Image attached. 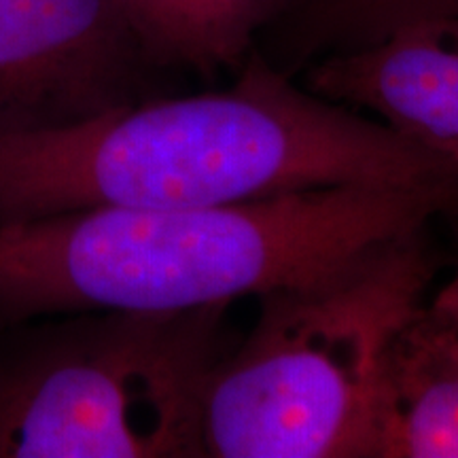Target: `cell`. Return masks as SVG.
Instances as JSON below:
<instances>
[{"label":"cell","instance_id":"6da1fadb","mask_svg":"<svg viewBox=\"0 0 458 458\" xmlns=\"http://www.w3.org/2000/svg\"><path fill=\"white\" fill-rule=\"evenodd\" d=\"M346 185L458 189V162L300 88L257 54L225 89L157 94L68 128L0 139V225Z\"/></svg>","mask_w":458,"mask_h":458},{"label":"cell","instance_id":"7a4b0ae2","mask_svg":"<svg viewBox=\"0 0 458 458\" xmlns=\"http://www.w3.org/2000/svg\"><path fill=\"white\" fill-rule=\"evenodd\" d=\"M435 219L456 187L346 185L202 208H88L0 225V325L259 297Z\"/></svg>","mask_w":458,"mask_h":458},{"label":"cell","instance_id":"3957f363","mask_svg":"<svg viewBox=\"0 0 458 458\" xmlns=\"http://www.w3.org/2000/svg\"><path fill=\"white\" fill-rule=\"evenodd\" d=\"M439 266L420 227L257 297L206 391L204 458H371L388 352Z\"/></svg>","mask_w":458,"mask_h":458},{"label":"cell","instance_id":"277c9868","mask_svg":"<svg viewBox=\"0 0 458 458\" xmlns=\"http://www.w3.org/2000/svg\"><path fill=\"white\" fill-rule=\"evenodd\" d=\"M232 303L0 325V458H204Z\"/></svg>","mask_w":458,"mask_h":458},{"label":"cell","instance_id":"5b68a950","mask_svg":"<svg viewBox=\"0 0 458 458\" xmlns=\"http://www.w3.org/2000/svg\"><path fill=\"white\" fill-rule=\"evenodd\" d=\"M157 72L117 0H0V139L151 98Z\"/></svg>","mask_w":458,"mask_h":458},{"label":"cell","instance_id":"8992f818","mask_svg":"<svg viewBox=\"0 0 458 458\" xmlns=\"http://www.w3.org/2000/svg\"><path fill=\"white\" fill-rule=\"evenodd\" d=\"M303 88L458 162V15L411 21L376 43L318 57Z\"/></svg>","mask_w":458,"mask_h":458},{"label":"cell","instance_id":"52a82bcc","mask_svg":"<svg viewBox=\"0 0 458 458\" xmlns=\"http://www.w3.org/2000/svg\"><path fill=\"white\" fill-rule=\"evenodd\" d=\"M371 458H458V335L428 306L388 352Z\"/></svg>","mask_w":458,"mask_h":458},{"label":"cell","instance_id":"ba28073f","mask_svg":"<svg viewBox=\"0 0 458 458\" xmlns=\"http://www.w3.org/2000/svg\"><path fill=\"white\" fill-rule=\"evenodd\" d=\"M136 41L159 71L213 74L244 62L286 0H117Z\"/></svg>","mask_w":458,"mask_h":458},{"label":"cell","instance_id":"9c48e42d","mask_svg":"<svg viewBox=\"0 0 458 458\" xmlns=\"http://www.w3.org/2000/svg\"><path fill=\"white\" fill-rule=\"evenodd\" d=\"M458 15V0H286L272 21L295 57L329 55L376 43L397 28Z\"/></svg>","mask_w":458,"mask_h":458},{"label":"cell","instance_id":"30bf717a","mask_svg":"<svg viewBox=\"0 0 458 458\" xmlns=\"http://www.w3.org/2000/svg\"><path fill=\"white\" fill-rule=\"evenodd\" d=\"M427 306L458 335V263L452 276L433 295H428Z\"/></svg>","mask_w":458,"mask_h":458}]
</instances>
